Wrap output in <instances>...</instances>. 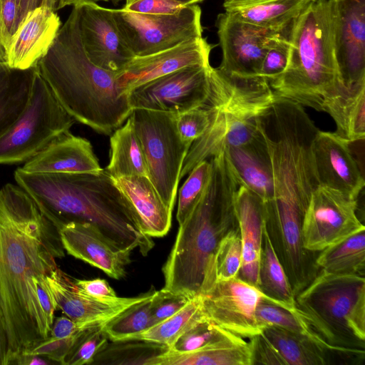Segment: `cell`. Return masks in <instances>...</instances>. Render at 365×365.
<instances>
[{"mask_svg":"<svg viewBox=\"0 0 365 365\" xmlns=\"http://www.w3.org/2000/svg\"><path fill=\"white\" fill-rule=\"evenodd\" d=\"M234 204L242 244V264L239 277L257 287L265 224L264 205L259 198L244 185L238 187Z\"/></svg>","mask_w":365,"mask_h":365,"instance_id":"cb8c5ba5","label":"cell"},{"mask_svg":"<svg viewBox=\"0 0 365 365\" xmlns=\"http://www.w3.org/2000/svg\"><path fill=\"white\" fill-rule=\"evenodd\" d=\"M312 0H264L230 7L231 17L260 27L280 29L289 26Z\"/></svg>","mask_w":365,"mask_h":365,"instance_id":"4dcf8cb0","label":"cell"},{"mask_svg":"<svg viewBox=\"0 0 365 365\" xmlns=\"http://www.w3.org/2000/svg\"><path fill=\"white\" fill-rule=\"evenodd\" d=\"M35 66L25 71L7 66L0 71V137L15 123L31 96Z\"/></svg>","mask_w":365,"mask_h":365,"instance_id":"1f68e13d","label":"cell"},{"mask_svg":"<svg viewBox=\"0 0 365 365\" xmlns=\"http://www.w3.org/2000/svg\"><path fill=\"white\" fill-rule=\"evenodd\" d=\"M103 325L83 328L76 336L63 365L92 364L96 354L108 342Z\"/></svg>","mask_w":365,"mask_h":365,"instance_id":"60d3db41","label":"cell"},{"mask_svg":"<svg viewBox=\"0 0 365 365\" xmlns=\"http://www.w3.org/2000/svg\"><path fill=\"white\" fill-rule=\"evenodd\" d=\"M56 364L47 358L30 354H21L16 357L11 364L17 365H48Z\"/></svg>","mask_w":365,"mask_h":365,"instance_id":"f5cc1de1","label":"cell"},{"mask_svg":"<svg viewBox=\"0 0 365 365\" xmlns=\"http://www.w3.org/2000/svg\"><path fill=\"white\" fill-rule=\"evenodd\" d=\"M35 283L39 304L46 317L47 324L51 329L54 312L57 309L56 302L46 281V277L36 279Z\"/></svg>","mask_w":365,"mask_h":365,"instance_id":"681fc988","label":"cell"},{"mask_svg":"<svg viewBox=\"0 0 365 365\" xmlns=\"http://www.w3.org/2000/svg\"><path fill=\"white\" fill-rule=\"evenodd\" d=\"M264 0H225L223 6L225 9L240 6L262 1Z\"/></svg>","mask_w":365,"mask_h":365,"instance_id":"11a10c76","label":"cell"},{"mask_svg":"<svg viewBox=\"0 0 365 365\" xmlns=\"http://www.w3.org/2000/svg\"><path fill=\"white\" fill-rule=\"evenodd\" d=\"M193 297L175 293L164 288L155 291L150 301V310L155 324L177 313Z\"/></svg>","mask_w":365,"mask_h":365,"instance_id":"ee69618b","label":"cell"},{"mask_svg":"<svg viewBox=\"0 0 365 365\" xmlns=\"http://www.w3.org/2000/svg\"><path fill=\"white\" fill-rule=\"evenodd\" d=\"M315 264L329 273L364 276L365 230H359L319 252Z\"/></svg>","mask_w":365,"mask_h":365,"instance_id":"d6a6232c","label":"cell"},{"mask_svg":"<svg viewBox=\"0 0 365 365\" xmlns=\"http://www.w3.org/2000/svg\"><path fill=\"white\" fill-rule=\"evenodd\" d=\"M242 264V244L238 226L230 230L220 240L213 257L217 281L239 277Z\"/></svg>","mask_w":365,"mask_h":365,"instance_id":"f35d334b","label":"cell"},{"mask_svg":"<svg viewBox=\"0 0 365 365\" xmlns=\"http://www.w3.org/2000/svg\"><path fill=\"white\" fill-rule=\"evenodd\" d=\"M261 121L259 134L252 140L239 146L227 148L223 153L240 185L247 187L259 198L263 205H266L272 197V179L269 155Z\"/></svg>","mask_w":365,"mask_h":365,"instance_id":"484cf974","label":"cell"},{"mask_svg":"<svg viewBox=\"0 0 365 365\" xmlns=\"http://www.w3.org/2000/svg\"><path fill=\"white\" fill-rule=\"evenodd\" d=\"M349 144L334 132L318 130L312 152L319 185L357 200L365 181Z\"/></svg>","mask_w":365,"mask_h":365,"instance_id":"e0dca14e","label":"cell"},{"mask_svg":"<svg viewBox=\"0 0 365 365\" xmlns=\"http://www.w3.org/2000/svg\"><path fill=\"white\" fill-rule=\"evenodd\" d=\"M58 230L19 185L0 189V309L9 339L7 365L46 339L51 328L35 280L65 256Z\"/></svg>","mask_w":365,"mask_h":365,"instance_id":"6da1fadb","label":"cell"},{"mask_svg":"<svg viewBox=\"0 0 365 365\" xmlns=\"http://www.w3.org/2000/svg\"><path fill=\"white\" fill-rule=\"evenodd\" d=\"M168 349L164 344L145 340L111 341L96 354L92 364L152 365Z\"/></svg>","mask_w":365,"mask_h":365,"instance_id":"e575fe53","label":"cell"},{"mask_svg":"<svg viewBox=\"0 0 365 365\" xmlns=\"http://www.w3.org/2000/svg\"><path fill=\"white\" fill-rule=\"evenodd\" d=\"M212 170L210 159L198 163L187 174L179 190L176 219L181 225L201 199L209 182Z\"/></svg>","mask_w":365,"mask_h":365,"instance_id":"74e56055","label":"cell"},{"mask_svg":"<svg viewBox=\"0 0 365 365\" xmlns=\"http://www.w3.org/2000/svg\"><path fill=\"white\" fill-rule=\"evenodd\" d=\"M9 339L6 322L0 309V365H7Z\"/></svg>","mask_w":365,"mask_h":365,"instance_id":"816d5d0a","label":"cell"},{"mask_svg":"<svg viewBox=\"0 0 365 365\" xmlns=\"http://www.w3.org/2000/svg\"><path fill=\"white\" fill-rule=\"evenodd\" d=\"M210 159L212 170L207 186L187 218L179 225L163 267V288L190 297L200 294L220 240L238 226L234 203L240 183L223 152Z\"/></svg>","mask_w":365,"mask_h":365,"instance_id":"277c9868","label":"cell"},{"mask_svg":"<svg viewBox=\"0 0 365 365\" xmlns=\"http://www.w3.org/2000/svg\"><path fill=\"white\" fill-rule=\"evenodd\" d=\"M5 67H6V65L4 63L0 61V71H1Z\"/></svg>","mask_w":365,"mask_h":365,"instance_id":"91938a15","label":"cell"},{"mask_svg":"<svg viewBox=\"0 0 365 365\" xmlns=\"http://www.w3.org/2000/svg\"><path fill=\"white\" fill-rule=\"evenodd\" d=\"M253 364L324 365L327 351L312 339L274 326L250 338Z\"/></svg>","mask_w":365,"mask_h":365,"instance_id":"7402d4cb","label":"cell"},{"mask_svg":"<svg viewBox=\"0 0 365 365\" xmlns=\"http://www.w3.org/2000/svg\"><path fill=\"white\" fill-rule=\"evenodd\" d=\"M200 295L207 317L217 327L242 338H252L261 332L255 318L259 301L266 299L277 304L240 277L217 281L214 271L205 279Z\"/></svg>","mask_w":365,"mask_h":365,"instance_id":"8fae6325","label":"cell"},{"mask_svg":"<svg viewBox=\"0 0 365 365\" xmlns=\"http://www.w3.org/2000/svg\"><path fill=\"white\" fill-rule=\"evenodd\" d=\"M14 179L58 231L70 222H86L96 227L121 250L138 248L145 256L154 246L105 169L98 173H31L19 168Z\"/></svg>","mask_w":365,"mask_h":365,"instance_id":"7a4b0ae2","label":"cell"},{"mask_svg":"<svg viewBox=\"0 0 365 365\" xmlns=\"http://www.w3.org/2000/svg\"><path fill=\"white\" fill-rule=\"evenodd\" d=\"M77 6L81 39L90 61L107 71H122L135 56L124 41L111 9L97 4Z\"/></svg>","mask_w":365,"mask_h":365,"instance_id":"9a60e30c","label":"cell"},{"mask_svg":"<svg viewBox=\"0 0 365 365\" xmlns=\"http://www.w3.org/2000/svg\"><path fill=\"white\" fill-rule=\"evenodd\" d=\"M210 122V110L205 104L177 114L176 125L181 140L189 147L207 130Z\"/></svg>","mask_w":365,"mask_h":365,"instance_id":"7bdbcfd3","label":"cell"},{"mask_svg":"<svg viewBox=\"0 0 365 365\" xmlns=\"http://www.w3.org/2000/svg\"><path fill=\"white\" fill-rule=\"evenodd\" d=\"M289 53V37L272 44L267 51L258 76L268 81L281 74L287 67Z\"/></svg>","mask_w":365,"mask_h":365,"instance_id":"f6af8a7d","label":"cell"},{"mask_svg":"<svg viewBox=\"0 0 365 365\" xmlns=\"http://www.w3.org/2000/svg\"><path fill=\"white\" fill-rule=\"evenodd\" d=\"M31 173H98L103 170L91 142L66 131L20 168Z\"/></svg>","mask_w":365,"mask_h":365,"instance_id":"603a6c76","label":"cell"},{"mask_svg":"<svg viewBox=\"0 0 365 365\" xmlns=\"http://www.w3.org/2000/svg\"><path fill=\"white\" fill-rule=\"evenodd\" d=\"M135 1H137V0H125V6H128L129 4H132L133 2Z\"/></svg>","mask_w":365,"mask_h":365,"instance_id":"680465c9","label":"cell"},{"mask_svg":"<svg viewBox=\"0 0 365 365\" xmlns=\"http://www.w3.org/2000/svg\"><path fill=\"white\" fill-rule=\"evenodd\" d=\"M75 338L58 339L49 334L46 339L38 341L22 354L41 356L56 364H62Z\"/></svg>","mask_w":365,"mask_h":365,"instance_id":"bcb514c9","label":"cell"},{"mask_svg":"<svg viewBox=\"0 0 365 365\" xmlns=\"http://www.w3.org/2000/svg\"><path fill=\"white\" fill-rule=\"evenodd\" d=\"M182 4L183 6H190L196 4L197 3L202 2L204 0H175Z\"/></svg>","mask_w":365,"mask_h":365,"instance_id":"6f0895ef","label":"cell"},{"mask_svg":"<svg viewBox=\"0 0 365 365\" xmlns=\"http://www.w3.org/2000/svg\"><path fill=\"white\" fill-rule=\"evenodd\" d=\"M255 318L260 330L267 326H274L289 331L304 335L319 344L327 351L329 345L309 327L297 309L291 311L277 304L262 299L257 304Z\"/></svg>","mask_w":365,"mask_h":365,"instance_id":"d590c367","label":"cell"},{"mask_svg":"<svg viewBox=\"0 0 365 365\" xmlns=\"http://www.w3.org/2000/svg\"><path fill=\"white\" fill-rule=\"evenodd\" d=\"M152 365H253L250 341L230 331L200 349L178 352L169 348Z\"/></svg>","mask_w":365,"mask_h":365,"instance_id":"4316f807","label":"cell"},{"mask_svg":"<svg viewBox=\"0 0 365 365\" xmlns=\"http://www.w3.org/2000/svg\"><path fill=\"white\" fill-rule=\"evenodd\" d=\"M113 4H118L121 0H110Z\"/></svg>","mask_w":365,"mask_h":365,"instance_id":"94428289","label":"cell"},{"mask_svg":"<svg viewBox=\"0 0 365 365\" xmlns=\"http://www.w3.org/2000/svg\"><path fill=\"white\" fill-rule=\"evenodd\" d=\"M109 0H61L60 7L61 9L66 6L72 5L77 6L81 5L84 4H97L101 1H108Z\"/></svg>","mask_w":365,"mask_h":365,"instance_id":"db71d44e","label":"cell"},{"mask_svg":"<svg viewBox=\"0 0 365 365\" xmlns=\"http://www.w3.org/2000/svg\"><path fill=\"white\" fill-rule=\"evenodd\" d=\"M113 179L133 209L141 231L150 237L166 235L171 227L173 211L149 178L131 175Z\"/></svg>","mask_w":365,"mask_h":365,"instance_id":"d4e9b609","label":"cell"},{"mask_svg":"<svg viewBox=\"0 0 365 365\" xmlns=\"http://www.w3.org/2000/svg\"><path fill=\"white\" fill-rule=\"evenodd\" d=\"M322 110L334 120L336 135L351 143L365 138V81L351 88L343 85L325 97Z\"/></svg>","mask_w":365,"mask_h":365,"instance_id":"83f0119b","label":"cell"},{"mask_svg":"<svg viewBox=\"0 0 365 365\" xmlns=\"http://www.w3.org/2000/svg\"><path fill=\"white\" fill-rule=\"evenodd\" d=\"M83 329L67 316H61L53 319L50 335L58 339L75 338Z\"/></svg>","mask_w":365,"mask_h":365,"instance_id":"f907efd6","label":"cell"},{"mask_svg":"<svg viewBox=\"0 0 365 365\" xmlns=\"http://www.w3.org/2000/svg\"><path fill=\"white\" fill-rule=\"evenodd\" d=\"M105 170L112 178L131 175L148 178L143 148L130 115L110 134V160Z\"/></svg>","mask_w":365,"mask_h":365,"instance_id":"f1b7e54d","label":"cell"},{"mask_svg":"<svg viewBox=\"0 0 365 365\" xmlns=\"http://www.w3.org/2000/svg\"><path fill=\"white\" fill-rule=\"evenodd\" d=\"M335 48L343 83L365 81V0H334Z\"/></svg>","mask_w":365,"mask_h":365,"instance_id":"ac0fdd59","label":"cell"},{"mask_svg":"<svg viewBox=\"0 0 365 365\" xmlns=\"http://www.w3.org/2000/svg\"><path fill=\"white\" fill-rule=\"evenodd\" d=\"M61 26L56 11L46 5L31 11L13 35L5 52L11 69L25 71L36 66L48 52Z\"/></svg>","mask_w":365,"mask_h":365,"instance_id":"44dd1931","label":"cell"},{"mask_svg":"<svg viewBox=\"0 0 365 365\" xmlns=\"http://www.w3.org/2000/svg\"><path fill=\"white\" fill-rule=\"evenodd\" d=\"M210 68L190 66L136 86L128 93L130 106L176 114L201 107L210 93Z\"/></svg>","mask_w":365,"mask_h":365,"instance_id":"7c38bea8","label":"cell"},{"mask_svg":"<svg viewBox=\"0 0 365 365\" xmlns=\"http://www.w3.org/2000/svg\"><path fill=\"white\" fill-rule=\"evenodd\" d=\"M0 61H1V62H2L1 59H0ZM3 63H4V62H3Z\"/></svg>","mask_w":365,"mask_h":365,"instance_id":"6125c7cd","label":"cell"},{"mask_svg":"<svg viewBox=\"0 0 365 365\" xmlns=\"http://www.w3.org/2000/svg\"><path fill=\"white\" fill-rule=\"evenodd\" d=\"M73 282L81 292L93 298L113 299L118 297L114 289L106 279H73Z\"/></svg>","mask_w":365,"mask_h":365,"instance_id":"c3c4849f","label":"cell"},{"mask_svg":"<svg viewBox=\"0 0 365 365\" xmlns=\"http://www.w3.org/2000/svg\"><path fill=\"white\" fill-rule=\"evenodd\" d=\"M210 93L206 105L210 122L205 132L190 145L180 173V179L200 162L230 147L252 140L259 134L262 118L276 98L267 78L240 76L211 66Z\"/></svg>","mask_w":365,"mask_h":365,"instance_id":"8992f818","label":"cell"},{"mask_svg":"<svg viewBox=\"0 0 365 365\" xmlns=\"http://www.w3.org/2000/svg\"><path fill=\"white\" fill-rule=\"evenodd\" d=\"M57 304V308L83 329L93 325H103L110 319L132 306L150 297L155 290L137 297L113 299H98L81 292L73 280L58 267L46 276Z\"/></svg>","mask_w":365,"mask_h":365,"instance_id":"2e32d148","label":"cell"},{"mask_svg":"<svg viewBox=\"0 0 365 365\" xmlns=\"http://www.w3.org/2000/svg\"><path fill=\"white\" fill-rule=\"evenodd\" d=\"M292 23L284 29H269L237 20L225 11L218 14L215 26L222 57L217 68L240 76H258L267 51L289 37Z\"/></svg>","mask_w":365,"mask_h":365,"instance_id":"5bb4252c","label":"cell"},{"mask_svg":"<svg viewBox=\"0 0 365 365\" xmlns=\"http://www.w3.org/2000/svg\"><path fill=\"white\" fill-rule=\"evenodd\" d=\"M185 6L175 0H137L124 9L141 14H173Z\"/></svg>","mask_w":365,"mask_h":365,"instance_id":"7dc6e473","label":"cell"},{"mask_svg":"<svg viewBox=\"0 0 365 365\" xmlns=\"http://www.w3.org/2000/svg\"><path fill=\"white\" fill-rule=\"evenodd\" d=\"M115 23L135 56H145L202 37V11L196 4L173 14H148L111 9Z\"/></svg>","mask_w":365,"mask_h":365,"instance_id":"30bf717a","label":"cell"},{"mask_svg":"<svg viewBox=\"0 0 365 365\" xmlns=\"http://www.w3.org/2000/svg\"><path fill=\"white\" fill-rule=\"evenodd\" d=\"M301 317L332 351L362 355L365 346V279L321 269L295 296Z\"/></svg>","mask_w":365,"mask_h":365,"instance_id":"52a82bcc","label":"cell"},{"mask_svg":"<svg viewBox=\"0 0 365 365\" xmlns=\"http://www.w3.org/2000/svg\"><path fill=\"white\" fill-rule=\"evenodd\" d=\"M35 66L28 103L0 137V164L25 163L75 123Z\"/></svg>","mask_w":365,"mask_h":365,"instance_id":"ba28073f","label":"cell"},{"mask_svg":"<svg viewBox=\"0 0 365 365\" xmlns=\"http://www.w3.org/2000/svg\"><path fill=\"white\" fill-rule=\"evenodd\" d=\"M257 288L279 306L291 311L297 309L295 292L277 255L266 220L263 228Z\"/></svg>","mask_w":365,"mask_h":365,"instance_id":"f546056e","label":"cell"},{"mask_svg":"<svg viewBox=\"0 0 365 365\" xmlns=\"http://www.w3.org/2000/svg\"><path fill=\"white\" fill-rule=\"evenodd\" d=\"M153 295L133 304L106 322L103 331L108 339L110 341L133 339L153 326L155 322L150 310Z\"/></svg>","mask_w":365,"mask_h":365,"instance_id":"8d00e7d4","label":"cell"},{"mask_svg":"<svg viewBox=\"0 0 365 365\" xmlns=\"http://www.w3.org/2000/svg\"><path fill=\"white\" fill-rule=\"evenodd\" d=\"M130 117L143 148L148 178L173 211L181 170L190 148L178 133L177 114L133 109Z\"/></svg>","mask_w":365,"mask_h":365,"instance_id":"9c48e42d","label":"cell"},{"mask_svg":"<svg viewBox=\"0 0 365 365\" xmlns=\"http://www.w3.org/2000/svg\"><path fill=\"white\" fill-rule=\"evenodd\" d=\"M214 46L203 36L145 56H135L118 72L120 86L128 93L136 86L184 67L209 65Z\"/></svg>","mask_w":365,"mask_h":365,"instance_id":"d6986e66","label":"cell"},{"mask_svg":"<svg viewBox=\"0 0 365 365\" xmlns=\"http://www.w3.org/2000/svg\"><path fill=\"white\" fill-rule=\"evenodd\" d=\"M36 67L67 113L98 133L110 135L132 113L118 72L96 66L87 56L81 39L78 6H73Z\"/></svg>","mask_w":365,"mask_h":365,"instance_id":"3957f363","label":"cell"},{"mask_svg":"<svg viewBox=\"0 0 365 365\" xmlns=\"http://www.w3.org/2000/svg\"><path fill=\"white\" fill-rule=\"evenodd\" d=\"M227 331L205 317L183 333L170 349L178 352L194 351L220 339Z\"/></svg>","mask_w":365,"mask_h":365,"instance_id":"b9f144b4","label":"cell"},{"mask_svg":"<svg viewBox=\"0 0 365 365\" xmlns=\"http://www.w3.org/2000/svg\"><path fill=\"white\" fill-rule=\"evenodd\" d=\"M43 4L47 6L54 11L61 9V0H43Z\"/></svg>","mask_w":365,"mask_h":365,"instance_id":"9f6ffc18","label":"cell"},{"mask_svg":"<svg viewBox=\"0 0 365 365\" xmlns=\"http://www.w3.org/2000/svg\"><path fill=\"white\" fill-rule=\"evenodd\" d=\"M43 0H0V59L5 63V52L18 27ZM6 64V63H5Z\"/></svg>","mask_w":365,"mask_h":365,"instance_id":"ab89813d","label":"cell"},{"mask_svg":"<svg viewBox=\"0 0 365 365\" xmlns=\"http://www.w3.org/2000/svg\"><path fill=\"white\" fill-rule=\"evenodd\" d=\"M63 247L76 259L102 270L108 276L120 279L126 274L130 262L128 250H121L94 225L86 222H70L59 231Z\"/></svg>","mask_w":365,"mask_h":365,"instance_id":"ffe728a7","label":"cell"},{"mask_svg":"<svg viewBox=\"0 0 365 365\" xmlns=\"http://www.w3.org/2000/svg\"><path fill=\"white\" fill-rule=\"evenodd\" d=\"M334 0H312L294 20L284 71L269 80L277 99L322 110L343 85L335 48Z\"/></svg>","mask_w":365,"mask_h":365,"instance_id":"5b68a950","label":"cell"},{"mask_svg":"<svg viewBox=\"0 0 365 365\" xmlns=\"http://www.w3.org/2000/svg\"><path fill=\"white\" fill-rule=\"evenodd\" d=\"M357 200L319 185L312 194L302 225L304 248L309 252L326 247L362 230L356 215Z\"/></svg>","mask_w":365,"mask_h":365,"instance_id":"4fadbf2b","label":"cell"},{"mask_svg":"<svg viewBox=\"0 0 365 365\" xmlns=\"http://www.w3.org/2000/svg\"><path fill=\"white\" fill-rule=\"evenodd\" d=\"M205 317L202 297L199 294L192 298L177 313L150 327L133 339L149 341L171 348L183 333Z\"/></svg>","mask_w":365,"mask_h":365,"instance_id":"836d02e7","label":"cell"}]
</instances>
